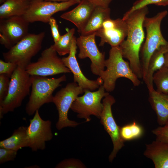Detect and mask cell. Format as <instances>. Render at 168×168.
I'll return each mask as SVG.
<instances>
[{
    "label": "cell",
    "mask_w": 168,
    "mask_h": 168,
    "mask_svg": "<svg viewBox=\"0 0 168 168\" xmlns=\"http://www.w3.org/2000/svg\"><path fill=\"white\" fill-rule=\"evenodd\" d=\"M148 13L147 6L132 12L124 19L128 26L126 40L119 45L124 58L129 61L133 72L139 79L143 78L140 54L145 38L143 22Z\"/></svg>",
    "instance_id": "6da1fadb"
},
{
    "label": "cell",
    "mask_w": 168,
    "mask_h": 168,
    "mask_svg": "<svg viewBox=\"0 0 168 168\" xmlns=\"http://www.w3.org/2000/svg\"><path fill=\"white\" fill-rule=\"evenodd\" d=\"M105 65L106 69L102 71L99 76L103 80V85L106 91H113L116 80L120 77L129 80L135 86L140 85V81L133 72L129 63L124 60L119 46L111 47Z\"/></svg>",
    "instance_id": "7a4b0ae2"
},
{
    "label": "cell",
    "mask_w": 168,
    "mask_h": 168,
    "mask_svg": "<svg viewBox=\"0 0 168 168\" xmlns=\"http://www.w3.org/2000/svg\"><path fill=\"white\" fill-rule=\"evenodd\" d=\"M167 14V11L164 10L153 17H146L143 21V26L146 29V37L140 54L143 80L146 77L149 61L153 53L160 46L168 43L161 30L162 21Z\"/></svg>",
    "instance_id": "3957f363"
},
{
    "label": "cell",
    "mask_w": 168,
    "mask_h": 168,
    "mask_svg": "<svg viewBox=\"0 0 168 168\" xmlns=\"http://www.w3.org/2000/svg\"><path fill=\"white\" fill-rule=\"evenodd\" d=\"M31 76L25 68L17 66L10 78L7 96L0 104V119L8 112L20 107L25 98L29 94L31 86Z\"/></svg>",
    "instance_id": "277c9868"
},
{
    "label": "cell",
    "mask_w": 168,
    "mask_h": 168,
    "mask_svg": "<svg viewBox=\"0 0 168 168\" xmlns=\"http://www.w3.org/2000/svg\"><path fill=\"white\" fill-rule=\"evenodd\" d=\"M31 91L25 108L29 116L33 115L44 104L52 102L54 91L67 80L65 75L58 78L35 75L31 76Z\"/></svg>",
    "instance_id": "5b68a950"
},
{
    "label": "cell",
    "mask_w": 168,
    "mask_h": 168,
    "mask_svg": "<svg viewBox=\"0 0 168 168\" xmlns=\"http://www.w3.org/2000/svg\"><path fill=\"white\" fill-rule=\"evenodd\" d=\"M45 35L44 32L37 34L29 33L8 51L3 53L5 61L26 68L41 49Z\"/></svg>",
    "instance_id": "8992f818"
},
{
    "label": "cell",
    "mask_w": 168,
    "mask_h": 168,
    "mask_svg": "<svg viewBox=\"0 0 168 168\" xmlns=\"http://www.w3.org/2000/svg\"><path fill=\"white\" fill-rule=\"evenodd\" d=\"M84 92L83 89L74 82L68 83L54 96L53 103L58 113V119L56 124L58 130L67 127H75L80 123L70 120L68 113L71 105L79 95Z\"/></svg>",
    "instance_id": "52a82bcc"
},
{
    "label": "cell",
    "mask_w": 168,
    "mask_h": 168,
    "mask_svg": "<svg viewBox=\"0 0 168 168\" xmlns=\"http://www.w3.org/2000/svg\"><path fill=\"white\" fill-rule=\"evenodd\" d=\"M84 94L78 96L72 104L70 109L77 114V117L83 119L85 122L91 120V115H94L100 119L103 109L101 102L102 99L109 94L106 91L103 85H100L97 91H84Z\"/></svg>",
    "instance_id": "ba28073f"
},
{
    "label": "cell",
    "mask_w": 168,
    "mask_h": 168,
    "mask_svg": "<svg viewBox=\"0 0 168 168\" xmlns=\"http://www.w3.org/2000/svg\"><path fill=\"white\" fill-rule=\"evenodd\" d=\"M57 54L50 47L45 49L37 61L30 62L26 67V72L31 76L43 77L71 72Z\"/></svg>",
    "instance_id": "9c48e42d"
},
{
    "label": "cell",
    "mask_w": 168,
    "mask_h": 168,
    "mask_svg": "<svg viewBox=\"0 0 168 168\" xmlns=\"http://www.w3.org/2000/svg\"><path fill=\"white\" fill-rule=\"evenodd\" d=\"M81 0L56 2L44 0H30L29 7L23 16L29 23L36 21L48 23L55 13L79 3Z\"/></svg>",
    "instance_id": "30bf717a"
},
{
    "label": "cell",
    "mask_w": 168,
    "mask_h": 168,
    "mask_svg": "<svg viewBox=\"0 0 168 168\" xmlns=\"http://www.w3.org/2000/svg\"><path fill=\"white\" fill-rule=\"evenodd\" d=\"M29 23L23 16L0 20V43L9 49L28 33Z\"/></svg>",
    "instance_id": "8fae6325"
},
{
    "label": "cell",
    "mask_w": 168,
    "mask_h": 168,
    "mask_svg": "<svg viewBox=\"0 0 168 168\" xmlns=\"http://www.w3.org/2000/svg\"><path fill=\"white\" fill-rule=\"evenodd\" d=\"M51 126V121L43 120L39 110H37L33 118L30 120L27 129L29 147L32 151L36 152L45 148L46 142L51 140L53 138Z\"/></svg>",
    "instance_id": "7c38bea8"
},
{
    "label": "cell",
    "mask_w": 168,
    "mask_h": 168,
    "mask_svg": "<svg viewBox=\"0 0 168 168\" xmlns=\"http://www.w3.org/2000/svg\"><path fill=\"white\" fill-rule=\"evenodd\" d=\"M115 102L114 97L110 94L104 98L102 100L103 109L100 119L101 123L110 135L113 144V150L109 156L110 162L113 161L119 151L124 146V142L120 136V127L116 124L112 111V106Z\"/></svg>",
    "instance_id": "4fadbf2b"
},
{
    "label": "cell",
    "mask_w": 168,
    "mask_h": 168,
    "mask_svg": "<svg viewBox=\"0 0 168 168\" xmlns=\"http://www.w3.org/2000/svg\"><path fill=\"white\" fill-rule=\"evenodd\" d=\"M95 33L80 36L76 39L77 46L79 51L78 57L80 59L88 58L91 60V69L93 74L99 76L105 70V53L99 50L95 41Z\"/></svg>",
    "instance_id": "5bb4252c"
},
{
    "label": "cell",
    "mask_w": 168,
    "mask_h": 168,
    "mask_svg": "<svg viewBox=\"0 0 168 168\" xmlns=\"http://www.w3.org/2000/svg\"><path fill=\"white\" fill-rule=\"evenodd\" d=\"M96 36L100 38L99 46L105 43L111 47L119 46L125 40L128 33V26L123 18L113 20L110 18L106 20L101 27L95 33Z\"/></svg>",
    "instance_id": "9a60e30c"
},
{
    "label": "cell",
    "mask_w": 168,
    "mask_h": 168,
    "mask_svg": "<svg viewBox=\"0 0 168 168\" xmlns=\"http://www.w3.org/2000/svg\"><path fill=\"white\" fill-rule=\"evenodd\" d=\"M77 45L76 39L74 36L69 55L62 58L65 65L72 73L74 82L77 83L84 91L88 90L93 91L103 85V82L99 77L96 80H90L87 78L82 73L77 61L76 54Z\"/></svg>",
    "instance_id": "2e32d148"
},
{
    "label": "cell",
    "mask_w": 168,
    "mask_h": 168,
    "mask_svg": "<svg viewBox=\"0 0 168 168\" xmlns=\"http://www.w3.org/2000/svg\"><path fill=\"white\" fill-rule=\"evenodd\" d=\"M96 6L87 0H81L72 10L62 14L60 17L75 25L79 33L87 22Z\"/></svg>",
    "instance_id": "e0dca14e"
},
{
    "label": "cell",
    "mask_w": 168,
    "mask_h": 168,
    "mask_svg": "<svg viewBox=\"0 0 168 168\" xmlns=\"http://www.w3.org/2000/svg\"><path fill=\"white\" fill-rule=\"evenodd\" d=\"M144 155L153 161L156 168H168V142L157 140L146 145Z\"/></svg>",
    "instance_id": "ac0fdd59"
},
{
    "label": "cell",
    "mask_w": 168,
    "mask_h": 168,
    "mask_svg": "<svg viewBox=\"0 0 168 168\" xmlns=\"http://www.w3.org/2000/svg\"><path fill=\"white\" fill-rule=\"evenodd\" d=\"M148 100L157 117L160 126L168 122V94L157 91L154 89L148 90Z\"/></svg>",
    "instance_id": "d6986e66"
},
{
    "label": "cell",
    "mask_w": 168,
    "mask_h": 168,
    "mask_svg": "<svg viewBox=\"0 0 168 168\" xmlns=\"http://www.w3.org/2000/svg\"><path fill=\"white\" fill-rule=\"evenodd\" d=\"M168 52V43L160 46L153 53L148 63L147 74L143 80L148 90L153 89V76L154 73L164 66L165 54Z\"/></svg>",
    "instance_id": "ffe728a7"
},
{
    "label": "cell",
    "mask_w": 168,
    "mask_h": 168,
    "mask_svg": "<svg viewBox=\"0 0 168 168\" xmlns=\"http://www.w3.org/2000/svg\"><path fill=\"white\" fill-rule=\"evenodd\" d=\"M110 9L109 7H96L90 18L80 33L87 35L95 33L102 27L104 22L110 18Z\"/></svg>",
    "instance_id": "44dd1931"
},
{
    "label": "cell",
    "mask_w": 168,
    "mask_h": 168,
    "mask_svg": "<svg viewBox=\"0 0 168 168\" xmlns=\"http://www.w3.org/2000/svg\"><path fill=\"white\" fill-rule=\"evenodd\" d=\"M30 0H7L0 6V19L23 16L29 7Z\"/></svg>",
    "instance_id": "7402d4cb"
},
{
    "label": "cell",
    "mask_w": 168,
    "mask_h": 168,
    "mask_svg": "<svg viewBox=\"0 0 168 168\" xmlns=\"http://www.w3.org/2000/svg\"><path fill=\"white\" fill-rule=\"evenodd\" d=\"M27 127L21 126L14 131L11 136L0 142V147L17 151L24 147H29Z\"/></svg>",
    "instance_id": "603a6c76"
},
{
    "label": "cell",
    "mask_w": 168,
    "mask_h": 168,
    "mask_svg": "<svg viewBox=\"0 0 168 168\" xmlns=\"http://www.w3.org/2000/svg\"><path fill=\"white\" fill-rule=\"evenodd\" d=\"M75 29H68L67 32L61 35L59 40L50 47L60 56L69 54L70 52L72 40L74 37Z\"/></svg>",
    "instance_id": "cb8c5ba5"
},
{
    "label": "cell",
    "mask_w": 168,
    "mask_h": 168,
    "mask_svg": "<svg viewBox=\"0 0 168 168\" xmlns=\"http://www.w3.org/2000/svg\"><path fill=\"white\" fill-rule=\"evenodd\" d=\"M143 133L142 127L135 121L120 127V136L124 142L139 138Z\"/></svg>",
    "instance_id": "d4e9b609"
},
{
    "label": "cell",
    "mask_w": 168,
    "mask_h": 168,
    "mask_svg": "<svg viewBox=\"0 0 168 168\" xmlns=\"http://www.w3.org/2000/svg\"><path fill=\"white\" fill-rule=\"evenodd\" d=\"M153 82L157 91L168 94V67L164 66L156 71L153 75Z\"/></svg>",
    "instance_id": "484cf974"
},
{
    "label": "cell",
    "mask_w": 168,
    "mask_h": 168,
    "mask_svg": "<svg viewBox=\"0 0 168 168\" xmlns=\"http://www.w3.org/2000/svg\"><path fill=\"white\" fill-rule=\"evenodd\" d=\"M152 4L159 6H168V0H137L133 3L132 7L124 14L123 16L126 17L134 11Z\"/></svg>",
    "instance_id": "4316f807"
},
{
    "label": "cell",
    "mask_w": 168,
    "mask_h": 168,
    "mask_svg": "<svg viewBox=\"0 0 168 168\" xmlns=\"http://www.w3.org/2000/svg\"><path fill=\"white\" fill-rule=\"evenodd\" d=\"M56 168H85V165L79 160L69 158L64 159L56 166Z\"/></svg>",
    "instance_id": "83f0119b"
},
{
    "label": "cell",
    "mask_w": 168,
    "mask_h": 168,
    "mask_svg": "<svg viewBox=\"0 0 168 168\" xmlns=\"http://www.w3.org/2000/svg\"><path fill=\"white\" fill-rule=\"evenodd\" d=\"M10 78L5 74H0V104L1 103L7 94Z\"/></svg>",
    "instance_id": "f1b7e54d"
},
{
    "label": "cell",
    "mask_w": 168,
    "mask_h": 168,
    "mask_svg": "<svg viewBox=\"0 0 168 168\" xmlns=\"http://www.w3.org/2000/svg\"><path fill=\"white\" fill-rule=\"evenodd\" d=\"M152 132L155 135L156 140L168 142V122L164 125L154 129Z\"/></svg>",
    "instance_id": "f546056e"
},
{
    "label": "cell",
    "mask_w": 168,
    "mask_h": 168,
    "mask_svg": "<svg viewBox=\"0 0 168 168\" xmlns=\"http://www.w3.org/2000/svg\"><path fill=\"white\" fill-rule=\"evenodd\" d=\"M17 152L13 150L0 147V164L14 161L16 157Z\"/></svg>",
    "instance_id": "4dcf8cb0"
},
{
    "label": "cell",
    "mask_w": 168,
    "mask_h": 168,
    "mask_svg": "<svg viewBox=\"0 0 168 168\" xmlns=\"http://www.w3.org/2000/svg\"><path fill=\"white\" fill-rule=\"evenodd\" d=\"M15 63L0 60V74H5L11 78L17 67Z\"/></svg>",
    "instance_id": "1f68e13d"
},
{
    "label": "cell",
    "mask_w": 168,
    "mask_h": 168,
    "mask_svg": "<svg viewBox=\"0 0 168 168\" xmlns=\"http://www.w3.org/2000/svg\"><path fill=\"white\" fill-rule=\"evenodd\" d=\"M48 23L50 26L51 35L54 42L55 43L59 40L61 36L59 32L57 21L54 17H52Z\"/></svg>",
    "instance_id": "d6a6232c"
},
{
    "label": "cell",
    "mask_w": 168,
    "mask_h": 168,
    "mask_svg": "<svg viewBox=\"0 0 168 168\" xmlns=\"http://www.w3.org/2000/svg\"><path fill=\"white\" fill-rule=\"evenodd\" d=\"M96 7H109L112 0H87Z\"/></svg>",
    "instance_id": "836d02e7"
},
{
    "label": "cell",
    "mask_w": 168,
    "mask_h": 168,
    "mask_svg": "<svg viewBox=\"0 0 168 168\" xmlns=\"http://www.w3.org/2000/svg\"><path fill=\"white\" fill-rule=\"evenodd\" d=\"M164 66L168 67V52L165 54V62Z\"/></svg>",
    "instance_id": "e575fe53"
},
{
    "label": "cell",
    "mask_w": 168,
    "mask_h": 168,
    "mask_svg": "<svg viewBox=\"0 0 168 168\" xmlns=\"http://www.w3.org/2000/svg\"><path fill=\"white\" fill-rule=\"evenodd\" d=\"M47 1H50L56 2H67L71 0H44Z\"/></svg>",
    "instance_id": "d590c367"
},
{
    "label": "cell",
    "mask_w": 168,
    "mask_h": 168,
    "mask_svg": "<svg viewBox=\"0 0 168 168\" xmlns=\"http://www.w3.org/2000/svg\"><path fill=\"white\" fill-rule=\"evenodd\" d=\"M7 0H0V4H2L4 2H5Z\"/></svg>",
    "instance_id": "8d00e7d4"
}]
</instances>
